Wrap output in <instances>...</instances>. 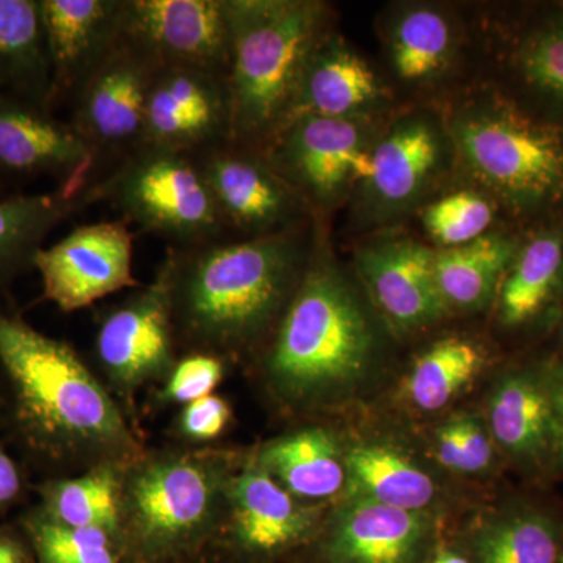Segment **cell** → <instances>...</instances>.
<instances>
[{"instance_id":"obj_1","label":"cell","mask_w":563,"mask_h":563,"mask_svg":"<svg viewBox=\"0 0 563 563\" xmlns=\"http://www.w3.org/2000/svg\"><path fill=\"white\" fill-rule=\"evenodd\" d=\"M317 221L258 239L168 247L174 325L192 342L239 347L277 325L299 287Z\"/></svg>"},{"instance_id":"obj_2","label":"cell","mask_w":563,"mask_h":563,"mask_svg":"<svg viewBox=\"0 0 563 563\" xmlns=\"http://www.w3.org/2000/svg\"><path fill=\"white\" fill-rule=\"evenodd\" d=\"M455 165L515 228L563 217V132L490 85L443 117Z\"/></svg>"},{"instance_id":"obj_3","label":"cell","mask_w":563,"mask_h":563,"mask_svg":"<svg viewBox=\"0 0 563 563\" xmlns=\"http://www.w3.org/2000/svg\"><path fill=\"white\" fill-rule=\"evenodd\" d=\"M231 141L263 152L290 121L302 70L331 31L318 0H229Z\"/></svg>"},{"instance_id":"obj_4","label":"cell","mask_w":563,"mask_h":563,"mask_svg":"<svg viewBox=\"0 0 563 563\" xmlns=\"http://www.w3.org/2000/svg\"><path fill=\"white\" fill-rule=\"evenodd\" d=\"M328 246L317 221L309 265L277 325L269 354L273 379L299 398L361 379L376 350L368 313Z\"/></svg>"},{"instance_id":"obj_5","label":"cell","mask_w":563,"mask_h":563,"mask_svg":"<svg viewBox=\"0 0 563 563\" xmlns=\"http://www.w3.org/2000/svg\"><path fill=\"white\" fill-rule=\"evenodd\" d=\"M0 365L14 385L22 417L36 432L62 442H128L117 406L76 351L2 309Z\"/></svg>"},{"instance_id":"obj_6","label":"cell","mask_w":563,"mask_h":563,"mask_svg":"<svg viewBox=\"0 0 563 563\" xmlns=\"http://www.w3.org/2000/svg\"><path fill=\"white\" fill-rule=\"evenodd\" d=\"M87 191L90 207L109 203L120 220L168 247L232 239L190 154L141 146Z\"/></svg>"},{"instance_id":"obj_7","label":"cell","mask_w":563,"mask_h":563,"mask_svg":"<svg viewBox=\"0 0 563 563\" xmlns=\"http://www.w3.org/2000/svg\"><path fill=\"white\" fill-rule=\"evenodd\" d=\"M380 131L365 118L301 117L288 122L262 154L321 221L368 176Z\"/></svg>"},{"instance_id":"obj_8","label":"cell","mask_w":563,"mask_h":563,"mask_svg":"<svg viewBox=\"0 0 563 563\" xmlns=\"http://www.w3.org/2000/svg\"><path fill=\"white\" fill-rule=\"evenodd\" d=\"M163 66L122 35L68 102V122L95 158V184L143 146L152 84Z\"/></svg>"},{"instance_id":"obj_9","label":"cell","mask_w":563,"mask_h":563,"mask_svg":"<svg viewBox=\"0 0 563 563\" xmlns=\"http://www.w3.org/2000/svg\"><path fill=\"white\" fill-rule=\"evenodd\" d=\"M455 165L443 118L432 111L404 113L380 131L366 179L358 185V213L365 224L399 220L426 199Z\"/></svg>"},{"instance_id":"obj_10","label":"cell","mask_w":563,"mask_h":563,"mask_svg":"<svg viewBox=\"0 0 563 563\" xmlns=\"http://www.w3.org/2000/svg\"><path fill=\"white\" fill-rule=\"evenodd\" d=\"M232 239H258L314 221L312 211L273 172L262 152L224 141L191 154Z\"/></svg>"},{"instance_id":"obj_11","label":"cell","mask_w":563,"mask_h":563,"mask_svg":"<svg viewBox=\"0 0 563 563\" xmlns=\"http://www.w3.org/2000/svg\"><path fill=\"white\" fill-rule=\"evenodd\" d=\"M495 87L563 132V2L517 7L496 27Z\"/></svg>"},{"instance_id":"obj_12","label":"cell","mask_w":563,"mask_h":563,"mask_svg":"<svg viewBox=\"0 0 563 563\" xmlns=\"http://www.w3.org/2000/svg\"><path fill=\"white\" fill-rule=\"evenodd\" d=\"M121 32L154 55L163 68L229 76V0H121Z\"/></svg>"},{"instance_id":"obj_13","label":"cell","mask_w":563,"mask_h":563,"mask_svg":"<svg viewBox=\"0 0 563 563\" xmlns=\"http://www.w3.org/2000/svg\"><path fill=\"white\" fill-rule=\"evenodd\" d=\"M133 233L120 220L77 225L60 242L43 247L33 268L43 296L63 312H76L111 292L139 285L132 273Z\"/></svg>"},{"instance_id":"obj_14","label":"cell","mask_w":563,"mask_h":563,"mask_svg":"<svg viewBox=\"0 0 563 563\" xmlns=\"http://www.w3.org/2000/svg\"><path fill=\"white\" fill-rule=\"evenodd\" d=\"M51 179L68 192L87 190L95 180V158L68 120L0 96V187Z\"/></svg>"},{"instance_id":"obj_15","label":"cell","mask_w":563,"mask_h":563,"mask_svg":"<svg viewBox=\"0 0 563 563\" xmlns=\"http://www.w3.org/2000/svg\"><path fill=\"white\" fill-rule=\"evenodd\" d=\"M228 77L192 68H162L146 103L143 146L196 154L231 140Z\"/></svg>"},{"instance_id":"obj_16","label":"cell","mask_w":563,"mask_h":563,"mask_svg":"<svg viewBox=\"0 0 563 563\" xmlns=\"http://www.w3.org/2000/svg\"><path fill=\"white\" fill-rule=\"evenodd\" d=\"M433 257L435 250L410 236L376 239L355 254L366 291L396 331H420L446 317Z\"/></svg>"},{"instance_id":"obj_17","label":"cell","mask_w":563,"mask_h":563,"mask_svg":"<svg viewBox=\"0 0 563 563\" xmlns=\"http://www.w3.org/2000/svg\"><path fill=\"white\" fill-rule=\"evenodd\" d=\"M173 333L169 268L163 261L151 287L103 318L96 350L111 377L125 384L141 383L168 368Z\"/></svg>"},{"instance_id":"obj_18","label":"cell","mask_w":563,"mask_h":563,"mask_svg":"<svg viewBox=\"0 0 563 563\" xmlns=\"http://www.w3.org/2000/svg\"><path fill=\"white\" fill-rule=\"evenodd\" d=\"M40 10L55 111L121 38V0H40Z\"/></svg>"},{"instance_id":"obj_19","label":"cell","mask_w":563,"mask_h":563,"mask_svg":"<svg viewBox=\"0 0 563 563\" xmlns=\"http://www.w3.org/2000/svg\"><path fill=\"white\" fill-rule=\"evenodd\" d=\"M388 99L390 92L372 65L329 32L306 63L288 122L301 117L374 120Z\"/></svg>"},{"instance_id":"obj_20","label":"cell","mask_w":563,"mask_h":563,"mask_svg":"<svg viewBox=\"0 0 563 563\" xmlns=\"http://www.w3.org/2000/svg\"><path fill=\"white\" fill-rule=\"evenodd\" d=\"M562 298L563 217H559L525 231L496 295L499 324L510 331L529 328Z\"/></svg>"},{"instance_id":"obj_21","label":"cell","mask_w":563,"mask_h":563,"mask_svg":"<svg viewBox=\"0 0 563 563\" xmlns=\"http://www.w3.org/2000/svg\"><path fill=\"white\" fill-rule=\"evenodd\" d=\"M428 532L422 512L352 498L333 525L329 554L333 563H417Z\"/></svg>"},{"instance_id":"obj_22","label":"cell","mask_w":563,"mask_h":563,"mask_svg":"<svg viewBox=\"0 0 563 563\" xmlns=\"http://www.w3.org/2000/svg\"><path fill=\"white\" fill-rule=\"evenodd\" d=\"M384 33L393 76L406 87L422 90L450 73L457 55L459 32L440 7L401 5L388 16Z\"/></svg>"},{"instance_id":"obj_23","label":"cell","mask_w":563,"mask_h":563,"mask_svg":"<svg viewBox=\"0 0 563 563\" xmlns=\"http://www.w3.org/2000/svg\"><path fill=\"white\" fill-rule=\"evenodd\" d=\"M490 431L517 461L539 465L555 457L553 409L539 369L504 374L492 393Z\"/></svg>"},{"instance_id":"obj_24","label":"cell","mask_w":563,"mask_h":563,"mask_svg":"<svg viewBox=\"0 0 563 563\" xmlns=\"http://www.w3.org/2000/svg\"><path fill=\"white\" fill-rule=\"evenodd\" d=\"M133 512L150 539L191 532L210 510L209 477L190 462H165L146 470L132 490Z\"/></svg>"},{"instance_id":"obj_25","label":"cell","mask_w":563,"mask_h":563,"mask_svg":"<svg viewBox=\"0 0 563 563\" xmlns=\"http://www.w3.org/2000/svg\"><path fill=\"white\" fill-rule=\"evenodd\" d=\"M0 96L54 111L40 0H0Z\"/></svg>"},{"instance_id":"obj_26","label":"cell","mask_w":563,"mask_h":563,"mask_svg":"<svg viewBox=\"0 0 563 563\" xmlns=\"http://www.w3.org/2000/svg\"><path fill=\"white\" fill-rule=\"evenodd\" d=\"M523 233L504 228L463 246L435 250L433 268L448 309H483L495 299Z\"/></svg>"},{"instance_id":"obj_27","label":"cell","mask_w":563,"mask_h":563,"mask_svg":"<svg viewBox=\"0 0 563 563\" xmlns=\"http://www.w3.org/2000/svg\"><path fill=\"white\" fill-rule=\"evenodd\" d=\"M88 191L11 192L0 198V287L18 273L33 268L36 254L52 231L88 209Z\"/></svg>"},{"instance_id":"obj_28","label":"cell","mask_w":563,"mask_h":563,"mask_svg":"<svg viewBox=\"0 0 563 563\" xmlns=\"http://www.w3.org/2000/svg\"><path fill=\"white\" fill-rule=\"evenodd\" d=\"M240 537L254 550L273 551L301 539L312 517L265 470L244 473L233 490Z\"/></svg>"},{"instance_id":"obj_29","label":"cell","mask_w":563,"mask_h":563,"mask_svg":"<svg viewBox=\"0 0 563 563\" xmlns=\"http://www.w3.org/2000/svg\"><path fill=\"white\" fill-rule=\"evenodd\" d=\"M354 498L421 512L432 503L435 485L406 455L383 444H361L344 457Z\"/></svg>"},{"instance_id":"obj_30","label":"cell","mask_w":563,"mask_h":563,"mask_svg":"<svg viewBox=\"0 0 563 563\" xmlns=\"http://www.w3.org/2000/svg\"><path fill=\"white\" fill-rule=\"evenodd\" d=\"M265 472L299 498L322 499L343 487L346 468L335 440L324 429H307L277 440L262 454Z\"/></svg>"},{"instance_id":"obj_31","label":"cell","mask_w":563,"mask_h":563,"mask_svg":"<svg viewBox=\"0 0 563 563\" xmlns=\"http://www.w3.org/2000/svg\"><path fill=\"white\" fill-rule=\"evenodd\" d=\"M485 352L472 340L450 336L428 347L406 380V395L422 412H437L483 372Z\"/></svg>"},{"instance_id":"obj_32","label":"cell","mask_w":563,"mask_h":563,"mask_svg":"<svg viewBox=\"0 0 563 563\" xmlns=\"http://www.w3.org/2000/svg\"><path fill=\"white\" fill-rule=\"evenodd\" d=\"M561 551L558 525L533 510L496 518L474 539L479 563H558Z\"/></svg>"},{"instance_id":"obj_33","label":"cell","mask_w":563,"mask_h":563,"mask_svg":"<svg viewBox=\"0 0 563 563\" xmlns=\"http://www.w3.org/2000/svg\"><path fill=\"white\" fill-rule=\"evenodd\" d=\"M46 499L55 523L107 533L117 529L118 488L110 470L51 485Z\"/></svg>"},{"instance_id":"obj_34","label":"cell","mask_w":563,"mask_h":563,"mask_svg":"<svg viewBox=\"0 0 563 563\" xmlns=\"http://www.w3.org/2000/svg\"><path fill=\"white\" fill-rule=\"evenodd\" d=\"M499 213L503 211L490 196L477 188H465L422 207L421 222L439 250H450L493 232Z\"/></svg>"},{"instance_id":"obj_35","label":"cell","mask_w":563,"mask_h":563,"mask_svg":"<svg viewBox=\"0 0 563 563\" xmlns=\"http://www.w3.org/2000/svg\"><path fill=\"white\" fill-rule=\"evenodd\" d=\"M33 539L44 563H118L111 553L107 532L69 528L55 521H38Z\"/></svg>"},{"instance_id":"obj_36","label":"cell","mask_w":563,"mask_h":563,"mask_svg":"<svg viewBox=\"0 0 563 563\" xmlns=\"http://www.w3.org/2000/svg\"><path fill=\"white\" fill-rule=\"evenodd\" d=\"M437 457L443 466L454 472H484L493 461L490 437L474 418H454L437 433Z\"/></svg>"},{"instance_id":"obj_37","label":"cell","mask_w":563,"mask_h":563,"mask_svg":"<svg viewBox=\"0 0 563 563\" xmlns=\"http://www.w3.org/2000/svg\"><path fill=\"white\" fill-rule=\"evenodd\" d=\"M222 377V363L214 355L196 354L174 369L168 396L174 401L195 402L209 396Z\"/></svg>"},{"instance_id":"obj_38","label":"cell","mask_w":563,"mask_h":563,"mask_svg":"<svg viewBox=\"0 0 563 563\" xmlns=\"http://www.w3.org/2000/svg\"><path fill=\"white\" fill-rule=\"evenodd\" d=\"M228 404L218 396H206L198 401L188 404L181 424L184 431L195 439L207 440L220 435L229 421Z\"/></svg>"},{"instance_id":"obj_39","label":"cell","mask_w":563,"mask_h":563,"mask_svg":"<svg viewBox=\"0 0 563 563\" xmlns=\"http://www.w3.org/2000/svg\"><path fill=\"white\" fill-rule=\"evenodd\" d=\"M539 373L553 409L555 457L563 465V358H548L539 366Z\"/></svg>"},{"instance_id":"obj_40","label":"cell","mask_w":563,"mask_h":563,"mask_svg":"<svg viewBox=\"0 0 563 563\" xmlns=\"http://www.w3.org/2000/svg\"><path fill=\"white\" fill-rule=\"evenodd\" d=\"M21 479L16 465L0 450V507L7 506L20 493Z\"/></svg>"},{"instance_id":"obj_41","label":"cell","mask_w":563,"mask_h":563,"mask_svg":"<svg viewBox=\"0 0 563 563\" xmlns=\"http://www.w3.org/2000/svg\"><path fill=\"white\" fill-rule=\"evenodd\" d=\"M0 563H22L20 548L10 540H0Z\"/></svg>"},{"instance_id":"obj_42","label":"cell","mask_w":563,"mask_h":563,"mask_svg":"<svg viewBox=\"0 0 563 563\" xmlns=\"http://www.w3.org/2000/svg\"><path fill=\"white\" fill-rule=\"evenodd\" d=\"M432 563H470L465 558L455 553H442L437 555L435 561Z\"/></svg>"},{"instance_id":"obj_43","label":"cell","mask_w":563,"mask_h":563,"mask_svg":"<svg viewBox=\"0 0 563 563\" xmlns=\"http://www.w3.org/2000/svg\"><path fill=\"white\" fill-rule=\"evenodd\" d=\"M9 195L5 190H3L2 187H0V198H5V196Z\"/></svg>"},{"instance_id":"obj_44","label":"cell","mask_w":563,"mask_h":563,"mask_svg":"<svg viewBox=\"0 0 563 563\" xmlns=\"http://www.w3.org/2000/svg\"><path fill=\"white\" fill-rule=\"evenodd\" d=\"M561 340H562V347H563V313H562V320H561Z\"/></svg>"},{"instance_id":"obj_45","label":"cell","mask_w":563,"mask_h":563,"mask_svg":"<svg viewBox=\"0 0 563 563\" xmlns=\"http://www.w3.org/2000/svg\"><path fill=\"white\" fill-rule=\"evenodd\" d=\"M558 563H563V548H562V551H561V558H559V562Z\"/></svg>"}]
</instances>
